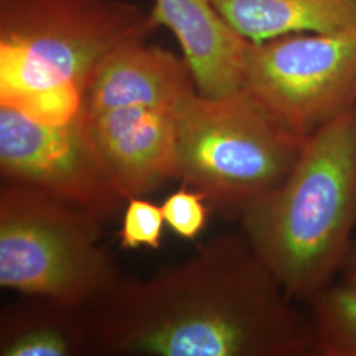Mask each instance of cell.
<instances>
[{
    "label": "cell",
    "mask_w": 356,
    "mask_h": 356,
    "mask_svg": "<svg viewBox=\"0 0 356 356\" xmlns=\"http://www.w3.org/2000/svg\"><path fill=\"white\" fill-rule=\"evenodd\" d=\"M86 314L99 355L312 356L305 310L242 231L148 280L119 281Z\"/></svg>",
    "instance_id": "obj_1"
},
{
    "label": "cell",
    "mask_w": 356,
    "mask_h": 356,
    "mask_svg": "<svg viewBox=\"0 0 356 356\" xmlns=\"http://www.w3.org/2000/svg\"><path fill=\"white\" fill-rule=\"evenodd\" d=\"M293 302L341 275L356 229V104L306 136L288 177L241 218Z\"/></svg>",
    "instance_id": "obj_2"
},
{
    "label": "cell",
    "mask_w": 356,
    "mask_h": 356,
    "mask_svg": "<svg viewBox=\"0 0 356 356\" xmlns=\"http://www.w3.org/2000/svg\"><path fill=\"white\" fill-rule=\"evenodd\" d=\"M177 178L211 210L241 216L279 188L304 139L242 89L197 94L176 114Z\"/></svg>",
    "instance_id": "obj_3"
},
{
    "label": "cell",
    "mask_w": 356,
    "mask_h": 356,
    "mask_svg": "<svg viewBox=\"0 0 356 356\" xmlns=\"http://www.w3.org/2000/svg\"><path fill=\"white\" fill-rule=\"evenodd\" d=\"M102 216L13 182L0 191V285L88 309L120 281Z\"/></svg>",
    "instance_id": "obj_4"
},
{
    "label": "cell",
    "mask_w": 356,
    "mask_h": 356,
    "mask_svg": "<svg viewBox=\"0 0 356 356\" xmlns=\"http://www.w3.org/2000/svg\"><path fill=\"white\" fill-rule=\"evenodd\" d=\"M243 89L305 139L356 104V26L250 42Z\"/></svg>",
    "instance_id": "obj_5"
},
{
    "label": "cell",
    "mask_w": 356,
    "mask_h": 356,
    "mask_svg": "<svg viewBox=\"0 0 356 356\" xmlns=\"http://www.w3.org/2000/svg\"><path fill=\"white\" fill-rule=\"evenodd\" d=\"M159 26L124 0H0V45L76 83L82 94L103 58Z\"/></svg>",
    "instance_id": "obj_6"
},
{
    "label": "cell",
    "mask_w": 356,
    "mask_h": 356,
    "mask_svg": "<svg viewBox=\"0 0 356 356\" xmlns=\"http://www.w3.org/2000/svg\"><path fill=\"white\" fill-rule=\"evenodd\" d=\"M0 169L4 182L47 193L103 219L127 204L92 140L83 111L53 126L0 106Z\"/></svg>",
    "instance_id": "obj_7"
},
{
    "label": "cell",
    "mask_w": 356,
    "mask_h": 356,
    "mask_svg": "<svg viewBox=\"0 0 356 356\" xmlns=\"http://www.w3.org/2000/svg\"><path fill=\"white\" fill-rule=\"evenodd\" d=\"M83 115L115 186L127 202L177 178L176 115L141 106Z\"/></svg>",
    "instance_id": "obj_8"
},
{
    "label": "cell",
    "mask_w": 356,
    "mask_h": 356,
    "mask_svg": "<svg viewBox=\"0 0 356 356\" xmlns=\"http://www.w3.org/2000/svg\"><path fill=\"white\" fill-rule=\"evenodd\" d=\"M197 94L185 58L138 41L119 47L98 65L83 92V111L141 106L176 115Z\"/></svg>",
    "instance_id": "obj_9"
},
{
    "label": "cell",
    "mask_w": 356,
    "mask_h": 356,
    "mask_svg": "<svg viewBox=\"0 0 356 356\" xmlns=\"http://www.w3.org/2000/svg\"><path fill=\"white\" fill-rule=\"evenodd\" d=\"M149 15L177 38L200 95L220 98L243 89L250 41L211 0H154Z\"/></svg>",
    "instance_id": "obj_10"
},
{
    "label": "cell",
    "mask_w": 356,
    "mask_h": 356,
    "mask_svg": "<svg viewBox=\"0 0 356 356\" xmlns=\"http://www.w3.org/2000/svg\"><path fill=\"white\" fill-rule=\"evenodd\" d=\"M241 36L261 42L296 33H337L356 26V0H211Z\"/></svg>",
    "instance_id": "obj_11"
},
{
    "label": "cell",
    "mask_w": 356,
    "mask_h": 356,
    "mask_svg": "<svg viewBox=\"0 0 356 356\" xmlns=\"http://www.w3.org/2000/svg\"><path fill=\"white\" fill-rule=\"evenodd\" d=\"M0 106L42 124H65L83 108V94L76 83L0 45Z\"/></svg>",
    "instance_id": "obj_12"
},
{
    "label": "cell",
    "mask_w": 356,
    "mask_h": 356,
    "mask_svg": "<svg viewBox=\"0 0 356 356\" xmlns=\"http://www.w3.org/2000/svg\"><path fill=\"white\" fill-rule=\"evenodd\" d=\"M86 353H91L86 309L45 300L1 318V356H73Z\"/></svg>",
    "instance_id": "obj_13"
},
{
    "label": "cell",
    "mask_w": 356,
    "mask_h": 356,
    "mask_svg": "<svg viewBox=\"0 0 356 356\" xmlns=\"http://www.w3.org/2000/svg\"><path fill=\"white\" fill-rule=\"evenodd\" d=\"M305 306L312 356H356V288L335 281Z\"/></svg>",
    "instance_id": "obj_14"
},
{
    "label": "cell",
    "mask_w": 356,
    "mask_h": 356,
    "mask_svg": "<svg viewBox=\"0 0 356 356\" xmlns=\"http://www.w3.org/2000/svg\"><path fill=\"white\" fill-rule=\"evenodd\" d=\"M164 222L161 206L143 198H131L126 204L123 227L119 232L120 247L124 250H135L141 245L159 248Z\"/></svg>",
    "instance_id": "obj_15"
},
{
    "label": "cell",
    "mask_w": 356,
    "mask_h": 356,
    "mask_svg": "<svg viewBox=\"0 0 356 356\" xmlns=\"http://www.w3.org/2000/svg\"><path fill=\"white\" fill-rule=\"evenodd\" d=\"M169 227L178 236L193 241L204 229L211 207L198 191L184 186L169 195L161 206Z\"/></svg>",
    "instance_id": "obj_16"
},
{
    "label": "cell",
    "mask_w": 356,
    "mask_h": 356,
    "mask_svg": "<svg viewBox=\"0 0 356 356\" xmlns=\"http://www.w3.org/2000/svg\"><path fill=\"white\" fill-rule=\"evenodd\" d=\"M339 276L342 282L356 288V238L351 244V248L344 260L343 267Z\"/></svg>",
    "instance_id": "obj_17"
}]
</instances>
